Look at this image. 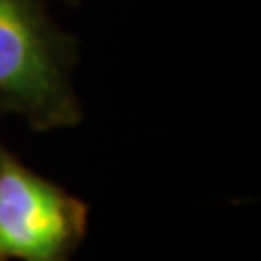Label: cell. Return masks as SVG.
<instances>
[{"instance_id":"cell-1","label":"cell","mask_w":261,"mask_h":261,"mask_svg":"<svg viewBox=\"0 0 261 261\" xmlns=\"http://www.w3.org/2000/svg\"><path fill=\"white\" fill-rule=\"evenodd\" d=\"M75 62V41L50 18L47 0H0V112L35 132L77 126Z\"/></svg>"},{"instance_id":"cell-2","label":"cell","mask_w":261,"mask_h":261,"mask_svg":"<svg viewBox=\"0 0 261 261\" xmlns=\"http://www.w3.org/2000/svg\"><path fill=\"white\" fill-rule=\"evenodd\" d=\"M87 219V203L25 167L0 136V259L70 261Z\"/></svg>"},{"instance_id":"cell-3","label":"cell","mask_w":261,"mask_h":261,"mask_svg":"<svg viewBox=\"0 0 261 261\" xmlns=\"http://www.w3.org/2000/svg\"><path fill=\"white\" fill-rule=\"evenodd\" d=\"M64 2H75V0H64Z\"/></svg>"},{"instance_id":"cell-4","label":"cell","mask_w":261,"mask_h":261,"mask_svg":"<svg viewBox=\"0 0 261 261\" xmlns=\"http://www.w3.org/2000/svg\"><path fill=\"white\" fill-rule=\"evenodd\" d=\"M0 261H2V259H0Z\"/></svg>"}]
</instances>
